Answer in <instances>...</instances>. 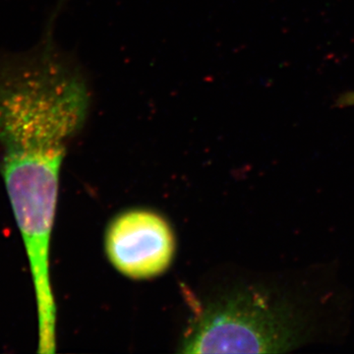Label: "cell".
Listing matches in <instances>:
<instances>
[{
    "label": "cell",
    "mask_w": 354,
    "mask_h": 354,
    "mask_svg": "<svg viewBox=\"0 0 354 354\" xmlns=\"http://www.w3.org/2000/svg\"><path fill=\"white\" fill-rule=\"evenodd\" d=\"M48 37L31 53L0 62V144L6 152L64 146L86 120L85 83Z\"/></svg>",
    "instance_id": "obj_1"
},
{
    "label": "cell",
    "mask_w": 354,
    "mask_h": 354,
    "mask_svg": "<svg viewBox=\"0 0 354 354\" xmlns=\"http://www.w3.org/2000/svg\"><path fill=\"white\" fill-rule=\"evenodd\" d=\"M64 147L7 151L1 172L29 261L39 322L41 354L57 348V307L51 288V232Z\"/></svg>",
    "instance_id": "obj_2"
},
{
    "label": "cell",
    "mask_w": 354,
    "mask_h": 354,
    "mask_svg": "<svg viewBox=\"0 0 354 354\" xmlns=\"http://www.w3.org/2000/svg\"><path fill=\"white\" fill-rule=\"evenodd\" d=\"M308 327L292 304L255 290L214 302L190 324L181 353H281L304 344Z\"/></svg>",
    "instance_id": "obj_3"
},
{
    "label": "cell",
    "mask_w": 354,
    "mask_h": 354,
    "mask_svg": "<svg viewBox=\"0 0 354 354\" xmlns=\"http://www.w3.org/2000/svg\"><path fill=\"white\" fill-rule=\"evenodd\" d=\"M104 245L113 267L135 279L164 274L176 254L171 225L147 209H130L116 216L106 230Z\"/></svg>",
    "instance_id": "obj_4"
},
{
    "label": "cell",
    "mask_w": 354,
    "mask_h": 354,
    "mask_svg": "<svg viewBox=\"0 0 354 354\" xmlns=\"http://www.w3.org/2000/svg\"><path fill=\"white\" fill-rule=\"evenodd\" d=\"M335 106L337 108H349V106H354V91L351 92H346L339 95L335 100Z\"/></svg>",
    "instance_id": "obj_5"
}]
</instances>
